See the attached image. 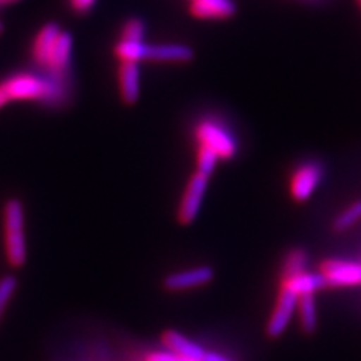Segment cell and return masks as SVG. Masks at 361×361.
Wrapping results in <instances>:
<instances>
[{
    "mask_svg": "<svg viewBox=\"0 0 361 361\" xmlns=\"http://www.w3.org/2000/svg\"><path fill=\"white\" fill-rule=\"evenodd\" d=\"M209 178L203 176L200 173H195L190 178L185 191L180 199L179 208H178V220L183 224L193 223L197 217V214L202 208L203 197H205L207 188H208Z\"/></svg>",
    "mask_w": 361,
    "mask_h": 361,
    "instance_id": "obj_4",
    "label": "cell"
},
{
    "mask_svg": "<svg viewBox=\"0 0 361 361\" xmlns=\"http://www.w3.org/2000/svg\"><path fill=\"white\" fill-rule=\"evenodd\" d=\"M322 179L321 164L310 161L302 164L298 171L293 173L290 180V193L293 199L298 202L307 200L318 188Z\"/></svg>",
    "mask_w": 361,
    "mask_h": 361,
    "instance_id": "obj_7",
    "label": "cell"
},
{
    "mask_svg": "<svg viewBox=\"0 0 361 361\" xmlns=\"http://www.w3.org/2000/svg\"><path fill=\"white\" fill-rule=\"evenodd\" d=\"M161 342L166 349L172 351L180 357H185L190 360L200 361L207 349L196 343L195 341H190L187 336L179 333L176 330H167L163 333Z\"/></svg>",
    "mask_w": 361,
    "mask_h": 361,
    "instance_id": "obj_11",
    "label": "cell"
},
{
    "mask_svg": "<svg viewBox=\"0 0 361 361\" xmlns=\"http://www.w3.org/2000/svg\"><path fill=\"white\" fill-rule=\"evenodd\" d=\"M97 0H70L71 8L77 13H86L90 8L95 5Z\"/></svg>",
    "mask_w": 361,
    "mask_h": 361,
    "instance_id": "obj_23",
    "label": "cell"
},
{
    "mask_svg": "<svg viewBox=\"0 0 361 361\" xmlns=\"http://www.w3.org/2000/svg\"><path fill=\"white\" fill-rule=\"evenodd\" d=\"M145 41H126L121 39L115 45V54L121 62L139 63L145 61Z\"/></svg>",
    "mask_w": 361,
    "mask_h": 361,
    "instance_id": "obj_16",
    "label": "cell"
},
{
    "mask_svg": "<svg viewBox=\"0 0 361 361\" xmlns=\"http://www.w3.org/2000/svg\"><path fill=\"white\" fill-rule=\"evenodd\" d=\"M13 2H17V0H0V6L8 5V4H13Z\"/></svg>",
    "mask_w": 361,
    "mask_h": 361,
    "instance_id": "obj_26",
    "label": "cell"
},
{
    "mask_svg": "<svg viewBox=\"0 0 361 361\" xmlns=\"http://www.w3.org/2000/svg\"><path fill=\"white\" fill-rule=\"evenodd\" d=\"M195 137L199 146L216 152L220 160H231L238 151V145L233 135L221 123L214 121H202L196 126Z\"/></svg>",
    "mask_w": 361,
    "mask_h": 361,
    "instance_id": "obj_3",
    "label": "cell"
},
{
    "mask_svg": "<svg viewBox=\"0 0 361 361\" xmlns=\"http://www.w3.org/2000/svg\"><path fill=\"white\" fill-rule=\"evenodd\" d=\"M200 361H233V360L229 358V357L223 355V354H220V353L208 351V349H207L205 354H203V357H202Z\"/></svg>",
    "mask_w": 361,
    "mask_h": 361,
    "instance_id": "obj_24",
    "label": "cell"
},
{
    "mask_svg": "<svg viewBox=\"0 0 361 361\" xmlns=\"http://www.w3.org/2000/svg\"><path fill=\"white\" fill-rule=\"evenodd\" d=\"M61 33H62V29L56 25V23H49V25H45L38 32V35L35 37L32 44V58L38 65L44 68L47 65L54 45L61 37Z\"/></svg>",
    "mask_w": 361,
    "mask_h": 361,
    "instance_id": "obj_10",
    "label": "cell"
},
{
    "mask_svg": "<svg viewBox=\"0 0 361 361\" xmlns=\"http://www.w3.org/2000/svg\"><path fill=\"white\" fill-rule=\"evenodd\" d=\"M298 306V295L292 290L281 288L277 304L269 316V321L267 325V333L269 337H280L288 329V325L292 319L293 313L297 312Z\"/></svg>",
    "mask_w": 361,
    "mask_h": 361,
    "instance_id": "obj_6",
    "label": "cell"
},
{
    "mask_svg": "<svg viewBox=\"0 0 361 361\" xmlns=\"http://www.w3.org/2000/svg\"><path fill=\"white\" fill-rule=\"evenodd\" d=\"M220 158L217 157L216 152H212L211 149L205 148V146H199L197 149V173L211 178L217 167Z\"/></svg>",
    "mask_w": 361,
    "mask_h": 361,
    "instance_id": "obj_17",
    "label": "cell"
},
{
    "mask_svg": "<svg viewBox=\"0 0 361 361\" xmlns=\"http://www.w3.org/2000/svg\"><path fill=\"white\" fill-rule=\"evenodd\" d=\"M17 279L14 276H5L0 280V319H2L4 312L8 307L9 300L17 290Z\"/></svg>",
    "mask_w": 361,
    "mask_h": 361,
    "instance_id": "obj_20",
    "label": "cell"
},
{
    "mask_svg": "<svg viewBox=\"0 0 361 361\" xmlns=\"http://www.w3.org/2000/svg\"><path fill=\"white\" fill-rule=\"evenodd\" d=\"M193 56V50L184 44H146L145 47V61L188 62Z\"/></svg>",
    "mask_w": 361,
    "mask_h": 361,
    "instance_id": "obj_9",
    "label": "cell"
},
{
    "mask_svg": "<svg viewBox=\"0 0 361 361\" xmlns=\"http://www.w3.org/2000/svg\"><path fill=\"white\" fill-rule=\"evenodd\" d=\"M119 90L123 103L134 104L140 97V70L139 63L121 62Z\"/></svg>",
    "mask_w": 361,
    "mask_h": 361,
    "instance_id": "obj_12",
    "label": "cell"
},
{
    "mask_svg": "<svg viewBox=\"0 0 361 361\" xmlns=\"http://www.w3.org/2000/svg\"><path fill=\"white\" fill-rule=\"evenodd\" d=\"M358 2H360V5H361V0H358Z\"/></svg>",
    "mask_w": 361,
    "mask_h": 361,
    "instance_id": "obj_28",
    "label": "cell"
},
{
    "mask_svg": "<svg viewBox=\"0 0 361 361\" xmlns=\"http://www.w3.org/2000/svg\"><path fill=\"white\" fill-rule=\"evenodd\" d=\"M232 0H191L190 13L197 18H228L235 14Z\"/></svg>",
    "mask_w": 361,
    "mask_h": 361,
    "instance_id": "obj_13",
    "label": "cell"
},
{
    "mask_svg": "<svg viewBox=\"0 0 361 361\" xmlns=\"http://www.w3.org/2000/svg\"><path fill=\"white\" fill-rule=\"evenodd\" d=\"M212 279H214V269L205 265V267L184 269V271H178V273H173V274H169L164 279L163 285L167 290L180 292V290L205 286Z\"/></svg>",
    "mask_w": 361,
    "mask_h": 361,
    "instance_id": "obj_8",
    "label": "cell"
},
{
    "mask_svg": "<svg viewBox=\"0 0 361 361\" xmlns=\"http://www.w3.org/2000/svg\"><path fill=\"white\" fill-rule=\"evenodd\" d=\"M146 33L145 23L140 18H130L122 29V38L126 41H143Z\"/></svg>",
    "mask_w": 361,
    "mask_h": 361,
    "instance_id": "obj_21",
    "label": "cell"
},
{
    "mask_svg": "<svg viewBox=\"0 0 361 361\" xmlns=\"http://www.w3.org/2000/svg\"><path fill=\"white\" fill-rule=\"evenodd\" d=\"M4 32V25H2V21H0V33Z\"/></svg>",
    "mask_w": 361,
    "mask_h": 361,
    "instance_id": "obj_27",
    "label": "cell"
},
{
    "mask_svg": "<svg viewBox=\"0 0 361 361\" xmlns=\"http://www.w3.org/2000/svg\"><path fill=\"white\" fill-rule=\"evenodd\" d=\"M306 265H307V255L304 250H293L288 255L286 262H285V268H283V279L292 277L301 274L306 271Z\"/></svg>",
    "mask_w": 361,
    "mask_h": 361,
    "instance_id": "obj_18",
    "label": "cell"
},
{
    "mask_svg": "<svg viewBox=\"0 0 361 361\" xmlns=\"http://www.w3.org/2000/svg\"><path fill=\"white\" fill-rule=\"evenodd\" d=\"M5 250L8 262L20 268L26 262L27 245L25 232V209L18 199H9L4 207Z\"/></svg>",
    "mask_w": 361,
    "mask_h": 361,
    "instance_id": "obj_2",
    "label": "cell"
},
{
    "mask_svg": "<svg viewBox=\"0 0 361 361\" xmlns=\"http://www.w3.org/2000/svg\"><path fill=\"white\" fill-rule=\"evenodd\" d=\"M4 95L9 101H42V103H56L62 98L61 80L54 77H44L29 73H20L8 77L0 83Z\"/></svg>",
    "mask_w": 361,
    "mask_h": 361,
    "instance_id": "obj_1",
    "label": "cell"
},
{
    "mask_svg": "<svg viewBox=\"0 0 361 361\" xmlns=\"http://www.w3.org/2000/svg\"><path fill=\"white\" fill-rule=\"evenodd\" d=\"M139 361H197V360H190L185 357H180L169 349H157V351L146 353L143 357L139 358Z\"/></svg>",
    "mask_w": 361,
    "mask_h": 361,
    "instance_id": "obj_22",
    "label": "cell"
},
{
    "mask_svg": "<svg viewBox=\"0 0 361 361\" xmlns=\"http://www.w3.org/2000/svg\"><path fill=\"white\" fill-rule=\"evenodd\" d=\"M319 273L324 276L326 286L346 288L361 283V264L343 259H330L321 265Z\"/></svg>",
    "mask_w": 361,
    "mask_h": 361,
    "instance_id": "obj_5",
    "label": "cell"
},
{
    "mask_svg": "<svg viewBox=\"0 0 361 361\" xmlns=\"http://www.w3.org/2000/svg\"><path fill=\"white\" fill-rule=\"evenodd\" d=\"M326 286V281L321 273H307L304 271L301 274L292 276L288 279H283V285L281 288H286L292 290L297 295H304V293H314L319 289H324Z\"/></svg>",
    "mask_w": 361,
    "mask_h": 361,
    "instance_id": "obj_14",
    "label": "cell"
},
{
    "mask_svg": "<svg viewBox=\"0 0 361 361\" xmlns=\"http://www.w3.org/2000/svg\"><path fill=\"white\" fill-rule=\"evenodd\" d=\"M360 220H361V200H357L336 219L334 229L336 231H346L349 228H353V226L355 223H358Z\"/></svg>",
    "mask_w": 361,
    "mask_h": 361,
    "instance_id": "obj_19",
    "label": "cell"
},
{
    "mask_svg": "<svg viewBox=\"0 0 361 361\" xmlns=\"http://www.w3.org/2000/svg\"><path fill=\"white\" fill-rule=\"evenodd\" d=\"M300 322L302 330L306 333H313L318 325V310H316V301L314 293H304L298 297V306H297Z\"/></svg>",
    "mask_w": 361,
    "mask_h": 361,
    "instance_id": "obj_15",
    "label": "cell"
},
{
    "mask_svg": "<svg viewBox=\"0 0 361 361\" xmlns=\"http://www.w3.org/2000/svg\"><path fill=\"white\" fill-rule=\"evenodd\" d=\"M8 104V99H6V97L4 95V92H2V89H0V109L2 107H5Z\"/></svg>",
    "mask_w": 361,
    "mask_h": 361,
    "instance_id": "obj_25",
    "label": "cell"
}]
</instances>
